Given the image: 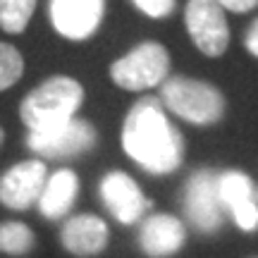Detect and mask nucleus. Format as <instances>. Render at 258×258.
<instances>
[{"mask_svg":"<svg viewBox=\"0 0 258 258\" xmlns=\"http://www.w3.org/2000/svg\"><path fill=\"white\" fill-rule=\"evenodd\" d=\"M48 182L43 160H22L0 175V203L10 211H27L41 199Z\"/></svg>","mask_w":258,"mask_h":258,"instance_id":"obj_8","label":"nucleus"},{"mask_svg":"<svg viewBox=\"0 0 258 258\" xmlns=\"http://www.w3.org/2000/svg\"><path fill=\"white\" fill-rule=\"evenodd\" d=\"M3 141H5V132H3V127H0V146H3Z\"/></svg>","mask_w":258,"mask_h":258,"instance_id":"obj_21","label":"nucleus"},{"mask_svg":"<svg viewBox=\"0 0 258 258\" xmlns=\"http://www.w3.org/2000/svg\"><path fill=\"white\" fill-rule=\"evenodd\" d=\"M36 246V237L31 227L17 220L0 222V253L10 258H24Z\"/></svg>","mask_w":258,"mask_h":258,"instance_id":"obj_15","label":"nucleus"},{"mask_svg":"<svg viewBox=\"0 0 258 258\" xmlns=\"http://www.w3.org/2000/svg\"><path fill=\"white\" fill-rule=\"evenodd\" d=\"M122 148L151 175H170L184 163V137L167 120L156 96H144L129 108L122 124Z\"/></svg>","mask_w":258,"mask_h":258,"instance_id":"obj_1","label":"nucleus"},{"mask_svg":"<svg viewBox=\"0 0 258 258\" xmlns=\"http://www.w3.org/2000/svg\"><path fill=\"white\" fill-rule=\"evenodd\" d=\"M160 103L179 120L196 127L218 124L227 110L225 93L215 84L201 82L194 77H182V74L167 77L160 84Z\"/></svg>","mask_w":258,"mask_h":258,"instance_id":"obj_3","label":"nucleus"},{"mask_svg":"<svg viewBox=\"0 0 258 258\" xmlns=\"http://www.w3.org/2000/svg\"><path fill=\"white\" fill-rule=\"evenodd\" d=\"M244 46H246V53L258 60V17L253 19V24L249 27L246 36H244Z\"/></svg>","mask_w":258,"mask_h":258,"instance_id":"obj_20","label":"nucleus"},{"mask_svg":"<svg viewBox=\"0 0 258 258\" xmlns=\"http://www.w3.org/2000/svg\"><path fill=\"white\" fill-rule=\"evenodd\" d=\"M218 3L222 10H230L237 15H244V12H251L258 8V0H218Z\"/></svg>","mask_w":258,"mask_h":258,"instance_id":"obj_19","label":"nucleus"},{"mask_svg":"<svg viewBox=\"0 0 258 258\" xmlns=\"http://www.w3.org/2000/svg\"><path fill=\"white\" fill-rule=\"evenodd\" d=\"M77 196H79V177L74 170L62 167L46 182L41 199H38V208L43 213V218L60 220L72 211Z\"/></svg>","mask_w":258,"mask_h":258,"instance_id":"obj_14","label":"nucleus"},{"mask_svg":"<svg viewBox=\"0 0 258 258\" xmlns=\"http://www.w3.org/2000/svg\"><path fill=\"white\" fill-rule=\"evenodd\" d=\"M184 24L191 43L206 57H222L230 46V27L218 0H189Z\"/></svg>","mask_w":258,"mask_h":258,"instance_id":"obj_5","label":"nucleus"},{"mask_svg":"<svg viewBox=\"0 0 258 258\" xmlns=\"http://www.w3.org/2000/svg\"><path fill=\"white\" fill-rule=\"evenodd\" d=\"M170 53L158 41H144L110 64V79L124 91H146L167 79Z\"/></svg>","mask_w":258,"mask_h":258,"instance_id":"obj_4","label":"nucleus"},{"mask_svg":"<svg viewBox=\"0 0 258 258\" xmlns=\"http://www.w3.org/2000/svg\"><path fill=\"white\" fill-rule=\"evenodd\" d=\"M98 144V132L89 120L74 117L64 127L48 134H29L27 146L38 160H70L84 156Z\"/></svg>","mask_w":258,"mask_h":258,"instance_id":"obj_6","label":"nucleus"},{"mask_svg":"<svg viewBox=\"0 0 258 258\" xmlns=\"http://www.w3.org/2000/svg\"><path fill=\"white\" fill-rule=\"evenodd\" d=\"M105 208L110 215L122 225H134L139 222L148 211H151V199L144 196L139 184L122 170H112L101 179L98 186Z\"/></svg>","mask_w":258,"mask_h":258,"instance_id":"obj_9","label":"nucleus"},{"mask_svg":"<svg viewBox=\"0 0 258 258\" xmlns=\"http://www.w3.org/2000/svg\"><path fill=\"white\" fill-rule=\"evenodd\" d=\"M105 0H50V22L70 41L91 38L103 22Z\"/></svg>","mask_w":258,"mask_h":258,"instance_id":"obj_10","label":"nucleus"},{"mask_svg":"<svg viewBox=\"0 0 258 258\" xmlns=\"http://www.w3.org/2000/svg\"><path fill=\"white\" fill-rule=\"evenodd\" d=\"M218 196H220L222 211L230 213L241 232L258 230L256 191L246 172H239V170L218 172Z\"/></svg>","mask_w":258,"mask_h":258,"instance_id":"obj_11","label":"nucleus"},{"mask_svg":"<svg viewBox=\"0 0 258 258\" xmlns=\"http://www.w3.org/2000/svg\"><path fill=\"white\" fill-rule=\"evenodd\" d=\"M36 3L38 0H0V29L8 34H24Z\"/></svg>","mask_w":258,"mask_h":258,"instance_id":"obj_16","label":"nucleus"},{"mask_svg":"<svg viewBox=\"0 0 258 258\" xmlns=\"http://www.w3.org/2000/svg\"><path fill=\"white\" fill-rule=\"evenodd\" d=\"M84 103V86L74 77L55 74L34 86L19 103V117L29 134H48L77 117Z\"/></svg>","mask_w":258,"mask_h":258,"instance_id":"obj_2","label":"nucleus"},{"mask_svg":"<svg viewBox=\"0 0 258 258\" xmlns=\"http://www.w3.org/2000/svg\"><path fill=\"white\" fill-rule=\"evenodd\" d=\"M24 74V57L12 43H0V91H8L10 86L22 79Z\"/></svg>","mask_w":258,"mask_h":258,"instance_id":"obj_17","label":"nucleus"},{"mask_svg":"<svg viewBox=\"0 0 258 258\" xmlns=\"http://www.w3.org/2000/svg\"><path fill=\"white\" fill-rule=\"evenodd\" d=\"M146 17H153V19H163V17H170L175 12V5L177 0H132Z\"/></svg>","mask_w":258,"mask_h":258,"instance_id":"obj_18","label":"nucleus"},{"mask_svg":"<svg viewBox=\"0 0 258 258\" xmlns=\"http://www.w3.org/2000/svg\"><path fill=\"white\" fill-rule=\"evenodd\" d=\"M110 239L108 225L91 213H79L72 215L60 230V241L67 253L77 258H91L105 251Z\"/></svg>","mask_w":258,"mask_h":258,"instance_id":"obj_13","label":"nucleus"},{"mask_svg":"<svg viewBox=\"0 0 258 258\" xmlns=\"http://www.w3.org/2000/svg\"><path fill=\"white\" fill-rule=\"evenodd\" d=\"M186 244L184 222L170 215V213H156L148 215L141 230H139V246L148 258H167L182 251Z\"/></svg>","mask_w":258,"mask_h":258,"instance_id":"obj_12","label":"nucleus"},{"mask_svg":"<svg viewBox=\"0 0 258 258\" xmlns=\"http://www.w3.org/2000/svg\"><path fill=\"white\" fill-rule=\"evenodd\" d=\"M184 213L191 227L201 234H215L222 227V206L218 196V172L211 167L196 170L186 179Z\"/></svg>","mask_w":258,"mask_h":258,"instance_id":"obj_7","label":"nucleus"}]
</instances>
